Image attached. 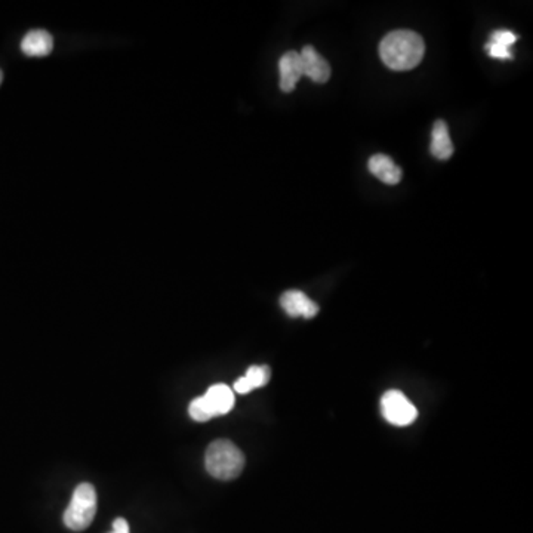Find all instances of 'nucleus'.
Instances as JSON below:
<instances>
[{"label":"nucleus","mask_w":533,"mask_h":533,"mask_svg":"<svg viewBox=\"0 0 533 533\" xmlns=\"http://www.w3.org/2000/svg\"><path fill=\"white\" fill-rule=\"evenodd\" d=\"M425 52L423 37L410 30H396L387 34L379 45V55L391 70L407 71L418 66Z\"/></svg>","instance_id":"obj_1"},{"label":"nucleus","mask_w":533,"mask_h":533,"mask_svg":"<svg viewBox=\"0 0 533 533\" xmlns=\"http://www.w3.org/2000/svg\"><path fill=\"white\" fill-rule=\"evenodd\" d=\"M206 470L220 480H233L240 476L245 467V455L230 440L212 442L206 451Z\"/></svg>","instance_id":"obj_2"},{"label":"nucleus","mask_w":533,"mask_h":533,"mask_svg":"<svg viewBox=\"0 0 533 533\" xmlns=\"http://www.w3.org/2000/svg\"><path fill=\"white\" fill-rule=\"evenodd\" d=\"M234 393L226 384H215L201 397L190 403L189 414L197 423H206L233 409Z\"/></svg>","instance_id":"obj_3"},{"label":"nucleus","mask_w":533,"mask_h":533,"mask_svg":"<svg viewBox=\"0 0 533 533\" xmlns=\"http://www.w3.org/2000/svg\"><path fill=\"white\" fill-rule=\"evenodd\" d=\"M97 514V491L94 484L82 483L74 489L70 504L64 513V523L69 529L80 532L89 528Z\"/></svg>","instance_id":"obj_4"},{"label":"nucleus","mask_w":533,"mask_h":533,"mask_svg":"<svg viewBox=\"0 0 533 533\" xmlns=\"http://www.w3.org/2000/svg\"><path fill=\"white\" fill-rule=\"evenodd\" d=\"M381 409L384 418L393 425L407 426L414 423L418 410L402 391L390 390L382 396Z\"/></svg>","instance_id":"obj_5"},{"label":"nucleus","mask_w":533,"mask_h":533,"mask_svg":"<svg viewBox=\"0 0 533 533\" xmlns=\"http://www.w3.org/2000/svg\"><path fill=\"white\" fill-rule=\"evenodd\" d=\"M300 62L303 76L312 79L313 82H328L331 78V66L313 46H305L301 51Z\"/></svg>","instance_id":"obj_6"},{"label":"nucleus","mask_w":533,"mask_h":533,"mask_svg":"<svg viewBox=\"0 0 533 533\" xmlns=\"http://www.w3.org/2000/svg\"><path fill=\"white\" fill-rule=\"evenodd\" d=\"M280 305L284 308L287 316L304 317V319H313L319 313V305L314 301L310 300L304 292L287 291L280 298Z\"/></svg>","instance_id":"obj_7"},{"label":"nucleus","mask_w":533,"mask_h":533,"mask_svg":"<svg viewBox=\"0 0 533 533\" xmlns=\"http://www.w3.org/2000/svg\"><path fill=\"white\" fill-rule=\"evenodd\" d=\"M280 89L284 92H292L295 89L296 83L303 78L301 70L300 52L289 51L280 58Z\"/></svg>","instance_id":"obj_8"},{"label":"nucleus","mask_w":533,"mask_h":533,"mask_svg":"<svg viewBox=\"0 0 533 533\" xmlns=\"http://www.w3.org/2000/svg\"><path fill=\"white\" fill-rule=\"evenodd\" d=\"M52 48V36L46 30H32L21 42V51L29 57H45Z\"/></svg>","instance_id":"obj_9"},{"label":"nucleus","mask_w":533,"mask_h":533,"mask_svg":"<svg viewBox=\"0 0 533 533\" xmlns=\"http://www.w3.org/2000/svg\"><path fill=\"white\" fill-rule=\"evenodd\" d=\"M369 171L378 180L386 184H397L402 180V169L386 154H375L369 159Z\"/></svg>","instance_id":"obj_10"},{"label":"nucleus","mask_w":533,"mask_h":533,"mask_svg":"<svg viewBox=\"0 0 533 533\" xmlns=\"http://www.w3.org/2000/svg\"><path fill=\"white\" fill-rule=\"evenodd\" d=\"M431 154L439 160H447L454 154V144L446 122L437 120L431 134Z\"/></svg>","instance_id":"obj_11"},{"label":"nucleus","mask_w":533,"mask_h":533,"mask_svg":"<svg viewBox=\"0 0 533 533\" xmlns=\"http://www.w3.org/2000/svg\"><path fill=\"white\" fill-rule=\"evenodd\" d=\"M271 372L268 366H250L248 369L247 375L238 378V381L234 382V391L240 394H248L255 388L266 386V382L270 381Z\"/></svg>","instance_id":"obj_12"},{"label":"nucleus","mask_w":533,"mask_h":533,"mask_svg":"<svg viewBox=\"0 0 533 533\" xmlns=\"http://www.w3.org/2000/svg\"><path fill=\"white\" fill-rule=\"evenodd\" d=\"M486 51H488L491 57L497 58V60H511L513 58V53H511L510 48H505V46L495 43V42L489 41L486 43Z\"/></svg>","instance_id":"obj_13"},{"label":"nucleus","mask_w":533,"mask_h":533,"mask_svg":"<svg viewBox=\"0 0 533 533\" xmlns=\"http://www.w3.org/2000/svg\"><path fill=\"white\" fill-rule=\"evenodd\" d=\"M517 36L513 32L510 30H498L495 33L491 36V42L500 43V45L505 46V48H511L516 43Z\"/></svg>","instance_id":"obj_14"},{"label":"nucleus","mask_w":533,"mask_h":533,"mask_svg":"<svg viewBox=\"0 0 533 533\" xmlns=\"http://www.w3.org/2000/svg\"><path fill=\"white\" fill-rule=\"evenodd\" d=\"M110 533H129L127 521L122 519V517L116 519L115 523H113V532Z\"/></svg>","instance_id":"obj_15"},{"label":"nucleus","mask_w":533,"mask_h":533,"mask_svg":"<svg viewBox=\"0 0 533 533\" xmlns=\"http://www.w3.org/2000/svg\"><path fill=\"white\" fill-rule=\"evenodd\" d=\"M2 80H4V73L0 70V83H2Z\"/></svg>","instance_id":"obj_16"}]
</instances>
